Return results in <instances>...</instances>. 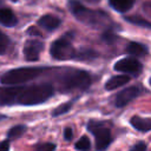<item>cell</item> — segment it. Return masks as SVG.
<instances>
[{
  "instance_id": "cell-1",
  "label": "cell",
  "mask_w": 151,
  "mask_h": 151,
  "mask_svg": "<svg viewBox=\"0 0 151 151\" xmlns=\"http://www.w3.org/2000/svg\"><path fill=\"white\" fill-rule=\"evenodd\" d=\"M53 94V87L50 84H38L27 87L21 86L17 104L20 105H37L46 101Z\"/></svg>"
},
{
  "instance_id": "cell-2",
  "label": "cell",
  "mask_w": 151,
  "mask_h": 151,
  "mask_svg": "<svg viewBox=\"0 0 151 151\" xmlns=\"http://www.w3.org/2000/svg\"><path fill=\"white\" fill-rule=\"evenodd\" d=\"M44 70L38 67H20V68H13L4 73L0 78V83L2 85H18L26 83L28 80H32L37 78Z\"/></svg>"
},
{
  "instance_id": "cell-3",
  "label": "cell",
  "mask_w": 151,
  "mask_h": 151,
  "mask_svg": "<svg viewBox=\"0 0 151 151\" xmlns=\"http://www.w3.org/2000/svg\"><path fill=\"white\" fill-rule=\"evenodd\" d=\"M87 129L96 137V147L98 151H105L107 146L112 142V134L109 127H106L103 123L91 120L87 124Z\"/></svg>"
},
{
  "instance_id": "cell-4",
  "label": "cell",
  "mask_w": 151,
  "mask_h": 151,
  "mask_svg": "<svg viewBox=\"0 0 151 151\" xmlns=\"http://www.w3.org/2000/svg\"><path fill=\"white\" fill-rule=\"evenodd\" d=\"M91 84V77L85 71H71L65 74L63 86L65 90H85Z\"/></svg>"
},
{
  "instance_id": "cell-5",
  "label": "cell",
  "mask_w": 151,
  "mask_h": 151,
  "mask_svg": "<svg viewBox=\"0 0 151 151\" xmlns=\"http://www.w3.org/2000/svg\"><path fill=\"white\" fill-rule=\"evenodd\" d=\"M51 55L57 60H68V59H76L77 51L72 46L68 39L66 37H63L59 40H55L52 42L50 48Z\"/></svg>"
},
{
  "instance_id": "cell-6",
  "label": "cell",
  "mask_w": 151,
  "mask_h": 151,
  "mask_svg": "<svg viewBox=\"0 0 151 151\" xmlns=\"http://www.w3.org/2000/svg\"><path fill=\"white\" fill-rule=\"evenodd\" d=\"M68 8L71 13L81 22H85L87 25H94L97 21V14L96 12L86 8L83 6L78 0H70L68 1Z\"/></svg>"
},
{
  "instance_id": "cell-7",
  "label": "cell",
  "mask_w": 151,
  "mask_h": 151,
  "mask_svg": "<svg viewBox=\"0 0 151 151\" xmlns=\"http://www.w3.org/2000/svg\"><path fill=\"white\" fill-rule=\"evenodd\" d=\"M142 64L136 58H124L118 60L114 64V70L118 72L127 73V74H139L142 72Z\"/></svg>"
},
{
  "instance_id": "cell-8",
  "label": "cell",
  "mask_w": 151,
  "mask_h": 151,
  "mask_svg": "<svg viewBox=\"0 0 151 151\" xmlns=\"http://www.w3.org/2000/svg\"><path fill=\"white\" fill-rule=\"evenodd\" d=\"M44 48V44L37 39H29L24 45V55L28 61H35Z\"/></svg>"
},
{
  "instance_id": "cell-9",
  "label": "cell",
  "mask_w": 151,
  "mask_h": 151,
  "mask_svg": "<svg viewBox=\"0 0 151 151\" xmlns=\"http://www.w3.org/2000/svg\"><path fill=\"white\" fill-rule=\"evenodd\" d=\"M20 87L21 86H15V85L0 87V105L17 104V99H18Z\"/></svg>"
},
{
  "instance_id": "cell-10",
  "label": "cell",
  "mask_w": 151,
  "mask_h": 151,
  "mask_svg": "<svg viewBox=\"0 0 151 151\" xmlns=\"http://www.w3.org/2000/svg\"><path fill=\"white\" fill-rule=\"evenodd\" d=\"M138 94H139V88L138 87H136V86L127 87V88L120 91L117 94L116 100H114V104L118 107H123V106L127 105L131 100H133L136 97H138Z\"/></svg>"
},
{
  "instance_id": "cell-11",
  "label": "cell",
  "mask_w": 151,
  "mask_h": 151,
  "mask_svg": "<svg viewBox=\"0 0 151 151\" xmlns=\"http://www.w3.org/2000/svg\"><path fill=\"white\" fill-rule=\"evenodd\" d=\"M130 123L136 130L140 132H146L151 130V118H143L139 116H133L130 119Z\"/></svg>"
},
{
  "instance_id": "cell-12",
  "label": "cell",
  "mask_w": 151,
  "mask_h": 151,
  "mask_svg": "<svg viewBox=\"0 0 151 151\" xmlns=\"http://www.w3.org/2000/svg\"><path fill=\"white\" fill-rule=\"evenodd\" d=\"M17 22H18V19L9 8H6V7L0 8V24L7 27H12L17 25Z\"/></svg>"
},
{
  "instance_id": "cell-13",
  "label": "cell",
  "mask_w": 151,
  "mask_h": 151,
  "mask_svg": "<svg viewBox=\"0 0 151 151\" xmlns=\"http://www.w3.org/2000/svg\"><path fill=\"white\" fill-rule=\"evenodd\" d=\"M39 26L44 27L45 29H48V31H53L59 25H60V20L54 17V15H51V14H46V15H42L39 21H38Z\"/></svg>"
},
{
  "instance_id": "cell-14",
  "label": "cell",
  "mask_w": 151,
  "mask_h": 151,
  "mask_svg": "<svg viewBox=\"0 0 151 151\" xmlns=\"http://www.w3.org/2000/svg\"><path fill=\"white\" fill-rule=\"evenodd\" d=\"M129 81H130V77H129V76H124V74H123V76H114V77H112L111 79H109V80L106 81L105 88L109 90V91L116 90V88H118V87L125 85V84L129 83Z\"/></svg>"
},
{
  "instance_id": "cell-15",
  "label": "cell",
  "mask_w": 151,
  "mask_h": 151,
  "mask_svg": "<svg viewBox=\"0 0 151 151\" xmlns=\"http://www.w3.org/2000/svg\"><path fill=\"white\" fill-rule=\"evenodd\" d=\"M126 52L133 57H143L147 53V48L139 42H130L126 46Z\"/></svg>"
},
{
  "instance_id": "cell-16",
  "label": "cell",
  "mask_w": 151,
  "mask_h": 151,
  "mask_svg": "<svg viewBox=\"0 0 151 151\" xmlns=\"http://www.w3.org/2000/svg\"><path fill=\"white\" fill-rule=\"evenodd\" d=\"M136 0H110V5L117 11V12H126L129 11Z\"/></svg>"
},
{
  "instance_id": "cell-17",
  "label": "cell",
  "mask_w": 151,
  "mask_h": 151,
  "mask_svg": "<svg viewBox=\"0 0 151 151\" xmlns=\"http://www.w3.org/2000/svg\"><path fill=\"white\" fill-rule=\"evenodd\" d=\"M26 131V126L25 125H15L13 126L8 132H7V138L11 139H15L18 137H20L21 134H24Z\"/></svg>"
},
{
  "instance_id": "cell-18",
  "label": "cell",
  "mask_w": 151,
  "mask_h": 151,
  "mask_svg": "<svg viewBox=\"0 0 151 151\" xmlns=\"http://www.w3.org/2000/svg\"><path fill=\"white\" fill-rule=\"evenodd\" d=\"M90 146H91V142H90L88 137H86V136L80 137V139L74 145V147L79 151H87L90 149Z\"/></svg>"
},
{
  "instance_id": "cell-19",
  "label": "cell",
  "mask_w": 151,
  "mask_h": 151,
  "mask_svg": "<svg viewBox=\"0 0 151 151\" xmlns=\"http://www.w3.org/2000/svg\"><path fill=\"white\" fill-rule=\"evenodd\" d=\"M71 106H72V103H71V101H68V103H64V104H61L60 106H58L57 109H54L53 112H52V114H53V116H60V114H64V113H66V112L71 109Z\"/></svg>"
},
{
  "instance_id": "cell-20",
  "label": "cell",
  "mask_w": 151,
  "mask_h": 151,
  "mask_svg": "<svg viewBox=\"0 0 151 151\" xmlns=\"http://www.w3.org/2000/svg\"><path fill=\"white\" fill-rule=\"evenodd\" d=\"M55 145L53 143H40L34 146V151H54Z\"/></svg>"
},
{
  "instance_id": "cell-21",
  "label": "cell",
  "mask_w": 151,
  "mask_h": 151,
  "mask_svg": "<svg viewBox=\"0 0 151 151\" xmlns=\"http://www.w3.org/2000/svg\"><path fill=\"white\" fill-rule=\"evenodd\" d=\"M126 20L130 21V22H132V24H136V25H139V26H145V27H150L151 28V22L145 21L142 18H138V17H127Z\"/></svg>"
},
{
  "instance_id": "cell-22",
  "label": "cell",
  "mask_w": 151,
  "mask_h": 151,
  "mask_svg": "<svg viewBox=\"0 0 151 151\" xmlns=\"http://www.w3.org/2000/svg\"><path fill=\"white\" fill-rule=\"evenodd\" d=\"M8 44H9V41H8L7 37L0 31V54H4L6 52V50L8 47Z\"/></svg>"
},
{
  "instance_id": "cell-23",
  "label": "cell",
  "mask_w": 151,
  "mask_h": 151,
  "mask_svg": "<svg viewBox=\"0 0 151 151\" xmlns=\"http://www.w3.org/2000/svg\"><path fill=\"white\" fill-rule=\"evenodd\" d=\"M130 151H146V144L144 142H138L130 149Z\"/></svg>"
},
{
  "instance_id": "cell-24",
  "label": "cell",
  "mask_w": 151,
  "mask_h": 151,
  "mask_svg": "<svg viewBox=\"0 0 151 151\" xmlns=\"http://www.w3.org/2000/svg\"><path fill=\"white\" fill-rule=\"evenodd\" d=\"M72 137H73V131H72V129H71V127H66V129L64 130V138H65L66 140H71Z\"/></svg>"
},
{
  "instance_id": "cell-25",
  "label": "cell",
  "mask_w": 151,
  "mask_h": 151,
  "mask_svg": "<svg viewBox=\"0 0 151 151\" xmlns=\"http://www.w3.org/2000/svg\"><path fill=\"white\" fill-rule=\"evenodd\" d=\"M103 39L106 41V42H112L114 39H116V35L114 34H112V33H105V34H103Z\"/></svg>"
},
{
  "instance_id": "cell-26",
  "label": "cell",
  "mask_w": 151,
  "mask_h": 151,
  "mask_svg": "<svg viewBox=\"0 0 151 151\" xmlns=\"http://www.w3.org/2000/svg\"><path fill=\"white\" fill-rule=\"evenodd\" d=\"M9 150V142L4 140L0 143V151H8Z\"/></svg>"
},
{
  "instance_id": "cell-27",
  "label": "cell",
  "mask_w": 151,
  "mask_h": 151,
  "mask_svg": "<svg viewBox=\"0 0 151 151\" xmlns=\"http://www.w3.org/2000/svg\"><path fill=\"white\" fill-rule=\"evenodd\" d=\"M85 1H87V2H92V4H94V2H99L100 0H85Z\"/></svg>"
},
{
  "instance_id": "cell-28",
  "label": "cell",
  "mask_w": 151,
  "mask_h": 151,
  "mask_svg": "<svg viewBox=\"0 0 151 151\" xmlns=\"http://www.w3.org/2000/svg\"><path fill=\"white\" fill-rule=\"evenodd\" d=\"M2 119H5V116H2V114H0V120H2Z\"/></svg>"
},
{
  "instance_id": "cell-29",
  "label": "cell",
  "mask_w": 151,
  "mask_h": 151,
  "mask_svg": "<svg viewBox=\"0 0 151 151\" xmlns=\"http://www.w3.org/2000/svg\"><path fill=\"white\" fill-rule=\"evenodd\" d=\"M11 1H13V2H15V1H18V0H11Z\"/></svg>"
},
{
  "instance_id": "cell-30",
  "label": "cell",
  "mask_w": 151,
  "mask_h": 151,
  "mask_svg": "<svg viewBox=\"0 0 151 151\" xmlns=\"http://www.w3.org/2000/svg\"><path fill=\"white\" fill-rule=\"evenodd\" d=\"M149 83H150V85H151V78H150V80H149Z\"/></svg>"
}]
</instances>
